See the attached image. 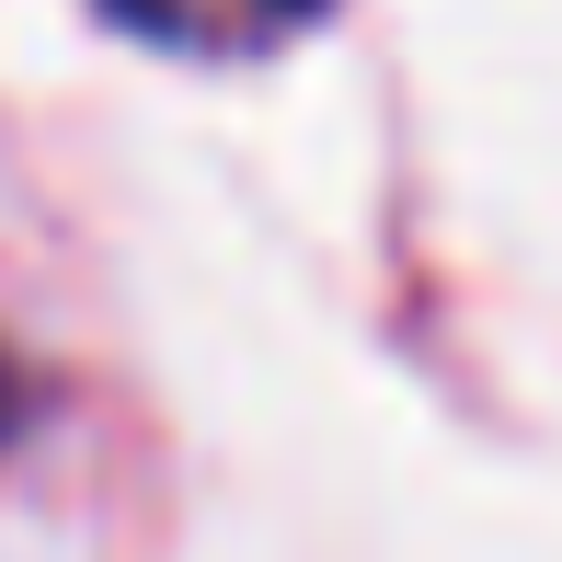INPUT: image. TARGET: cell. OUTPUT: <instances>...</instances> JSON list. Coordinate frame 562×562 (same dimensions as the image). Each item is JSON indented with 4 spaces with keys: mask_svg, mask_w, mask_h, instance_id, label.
<instances>
[{
    "mask_svg": "<svg viewBox=\"0 0 562 562\" xmlns=\"http://www.w3.org/2000/svg\"><path fill=\"white\" fill-rule=\"evenodd\" d=\"M104 12L138 23V35H161V46H195V58H241V46L299 35L322 0H104Z\"/></svg>",
    "mask_w": 562,
    "mask_h": 562,
    "instance_id": "1",
    "label": "cell"
},
{
    "mask_svg": "<svg viewBox=\"0 0 562 562\" xmlns=\"http://www.w3.org/2000/svg\"><path fill=\"white\" fill-rule=\"evenodd\" d=\"M12 414H23V391H12V356H0V437H12Z\"/></svg>",
    "mask_w": 562,
    "mask_h": 562,
    "instance_id": "2",
    "label": "cell"
}]
</instances>
